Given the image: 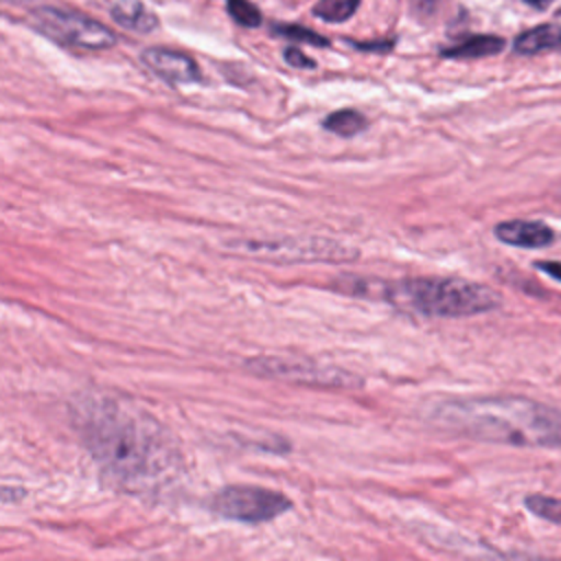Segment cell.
Returning a JSON list of instances; mask_svg holds the SVG:
<instances>
[{"instance_id": "1", "label": "cell", "mask_w": 561, "mask_h": 561, "mask_svg": "<svg viewBox=\"0 0 561 561\" xmlns=\"http://www.w3.org/2000/svg\"><path fill=\"white\" fill-rule=\"evenodd\" d=\"M70 412L83 445L114 486L153 493L180 473L182 456L173 436L140 405L83 392Z\"/></svg>"}, {"instance_id": "2", "label": "cell", "mask_w": 561, "mask_h": 561, "mask_svg": "<svg viewBox=\"0 0 561 561\" xmlns=\"http://www.w3.org/2000/svg\"><path fill=\"white\" fill-rule=\"evenodd\" d=\"M432 421L445 432L476 440L561 447V410L524 397L495 394L443 401L434 408Z\"/></svg>"}, {"instance_id": "3", "label": "cell", "mask_w": 561, "mask_h": 561, "mask_svg": "<svg viewBox=\"0 0 561 561\" xmlns=\"http://www.w3.org/2000/svg\"><path fill=\"white\" fill-rule=\"evenodd\" d=\"M379 296L405 311L427 318H465L497 309L495 289L460 278H405L379 285Z\"/></svg>"}, {"instance_id": "4", "label": "cell", "mask_w": 561, "mask_h": 561, "mask_svg": "<svg viewBox=\"0 0 561 561\" xmlns=\"http://www.w3.org/2000/svg\"><path fill=\"white\" fill-rule=\"evenodd\" d=\"M243 368L256 377L280 379L291 383H309L318 388H357L362 379L337 368L324 366L305 357H280V355H259L243 362Z\"/></svg>"}, {"instance_id": "5", "label": "cell", "mask_w": 561, "mask_h": 561, "mask_svg": "<svg viewBox=\"0 0 561 561\" xmlns=\"http://www.w3.org/2000/svg\"><path fill=\"white\" fill-rule=\"evenodd\" d=\"M31 24L42 35L64 46L101 50L116 42V35L99 20L81 15L77 11H64L57 7H39L31 13Z\"/></svg>"}, {"instance_id": "6", "label": "cell", "mask_w": 561, "mask_h": 561, "mask_svg": "<svg viewBox=\"0 0 561 561\" xmlns=\"http://www.w3.org/2000/svg\"><path fill=\"white\" fill-rule=\"evenodd\" d=\"M291 508V502L272 489L254 484H230L210 500V511L243 524H263Z\"/></svg>"}, {"instance_id": "7", "label": "cell", "mask_w": 561, "mask_h": 561, "mask_svg": "<svg viewBox=\"0 0 561 561\" xmlns=\"http://www.w3.org/2000/svg\"><path fill=\"white\" fill-rule=\"evenodd\" d=\"M245 252H254L261 256H272V259H289V261H329V259H348L355 256L353 250H344L337 243L331 241H245L243 243Z\"/></svg>"}, {"instance_id": "8", "label": "cell", "mask_w": 561, "mask_h": 561, "mask_svg": "<svg viewBox=\"0 0 561 561\" xmlns=\"http://www.w3.org/2000/svg\"><path fill=\"white\" fill-rule=\"evenodd\" d=\"M142 61L149 70H153L160 79L169 83H193L199 81V66L184 53L169 48H147L142 53Z\"/></svg>"}, {"instance_id": "9", "label": "cell", "mask_w": 561, "mask_h": 561, "mask_svg": "<svg viewBox=\"0 0 561 561\" xmlns=\"http://www.w3.org/2000/svg\"><path fill=\"white\" fill-rule=\"evenodd\" d=\"M495 237L508 245L517 248H543L554 239V232L541 221L513 219L495 226Z\"/></svg>"}, {"instance_id": "10", "label": "cell", "mask_w": 561, "mask_h": 561, "mask_svg": "<svg viewBox=\"0 0 561 561\" xmlns=\"http://www.w3.org/2000/svg\"><path fill=\"white\" fill-rule=\"evenodd\" d=\"M110 13L116 24L136 33H151L158 26V15L142 0H112Z\"/></svg>"}, {"instance_id": "11", "label": "cell", "mask_w": 561, "mask_h": 561, "mask_svg": "<svg viewBox=\"0 0 561 561\" xmlns=\"http://www.w3.org/2000/svg\"><path fill=\"white\" fill-rule=\"evenodd\" d=\"M557 48H561V26H554V24H541V26L528 28L515 39V50L519 55H537V53L557 50Z\"/></svg>"}, {"instance_id": "12", "label": "cell", "mask_w": 561, "mask_h": 561, "mask_svg": "<svg viewBox=\"0 0 561 561\" xmlns=\"http://www.w3.org/2000/svg\"><path fill=\"white\" fill-rule=\"evenodd\" d=\"M504 48V39L497 35H471L449 48H443V57L451 59H478V57H489L495 55Z\"/></svg>"}, {"instance_id": "13", "label": "cell", "mask_w": 561, "mask_h": 561, "mask_svg": "<svg viewBox=\"0 0 561 561\" xmlns=\"http://www.w3.org/2000/svg\"><path fill=\"white\" fill-rule=\"evenodd\" d=\"M322 125H324V129H329L342 138H351V136L364 131L368 123L357 110H337V112L329 114Z\"/></svg>"}, {"instance_id": "14", "label": "cell", "mask_w": 561, "mask_h": 561, "mask_svg": "<svg viewBox=\"0 0 561 561\" xmlns=\"http://www.w3.org/2000/svg\"><path fill=\"white\" fill-rule=\"evenodd\" d=\"M357 4L359 0H318L313 4V15L324 22H344L355 13Z\"/></svg>"}, {"instance_id": "15", "label": "cell", "mask_w": 561, "mask_h": 561, "mask_svg": "<svg viewBox=\"0 0 561 561\" xmlns=\"http://www.w3.org/2000/svg\"><path fill=\"white\" fill-rule=\"evenodd\" d=\"M526 506L530 513H535L541 519H548L552 524H561V500L559 497H550V495H528Z\"/></svg>"}, {"instance_id": "16", "label": "cell", "mask_w": 561, "mask_h": 561, "mask_svg": "<svg viewBox=\"0 0 561 561\" xmlns=\"http://www.w3.org/2000/svg\"><path fill=\"white\" fill-rule=\"evenodd\" d=\"M226 7H228L230 18L237 24L248 26V28H254L261 24V13L250 0H226Z\"/></svg>"}, {"instance_id": "17", "label": "cell", "mask_w": 561, "mask_h": 561, "mask_svg": "<svg viewBox=\"0 0 561 561\" xmlns=\"http://www.w3.org/2000/svg\"><path fill=\"white\" fill-rule=\"evenodd\" d=\"M274 33L291 39V42H298V44H311V46H327V37L305 28V26H298V24H276L274 26Z\"/></svg>"}, {"instance_id": "18", "label": "cell", "mask_w": 561, "mask_h": 561, "mask_svg": "<svg viewBox=\"0 0 561 561\" xmlns=\"http://www.w3.org/2000/svg\"><path fill=\"white\" fill-rule=\"evenodd\" d=\"M285 61L289 64V66H298V68H313L316 64L305 55V53H300L298 48H285Z\"/></svg>"}, {"instance_id": "19", "label": "cell", "mask_w": 561, "mask_h": 561, "mask_svg": "<svg viewBox=\"0 0 561 561\" xmlns=\"http://www.w3.org/2000/svg\"><path fill=\"white\" fill-rule=\"evenodd\" d=\"M535 265H537V270H541V272L550 274L552 278L561 280V263H557V261H537Z\"/></svg>"}, {"instance_id": "20", "label": "cell", "mask_w": 561, "mask_h": 561, "mask_svg": "<svg viewBox=\"0 0 561 561\" xmlns=\"http://www.w3.org/2000/svg\"><path fill=\"white\" fill-rule=\"evenodd\" d=\"M355 46L364 48V50H388V48H392V42H370V44L355 42Z\"/></svg>"}, {"instance_id": "21", "label": "cell", "mask_w": 561, "mask_h": 561, "mask_svg": "<svg viewBox=\"0 0 561 561\" xmlns=\"http://www.w3.org/2000/svg\"><path fill=\"white\" fill-rule=\"evenodd\" d=\"M524 2L530 4L533 9H539V11H543V9H548L552 4V0H524Z\"/></svg>"}, {"instance_id": "22", "label": "cell", "mask_w": 561, "mask_h": 561, "mask_svg": "<svg viewBox=\"0 0 561 561\" xmlns=\"http://www.w3.org/2000/svg\"><path fill=\"white\" fill-rule=\"evenodd\" d=\"M4 2H15L18 4V2H24V0H4Z\"/></svg>"}, {"instance_id": "23", "label": "cell", "mask_w": 561, "mask_h": 561, "mask_svg": "<svg viewBox=\"0 0 561 561\" xmlns=\"http://www.w3.org/2000/svg\"><path fill=\"white\" fill-rule=\"evenodd\" d=\"M419 2H421V4H430L432 0H419Z\"/></svg>"}, {"instance_id": "24", "label": "cell", "mask_w": 561, "mask_h": 561, "mask_svg": "<svg viewBox=\"0 0 561 561\" xmlns=\"http://www.w3.org/2000/svg\"><path fill=\"white\" fill-rule=\"evenodd\" d=\"M559 195H561V193H559Z\"/></svg>"}]
</instances>
